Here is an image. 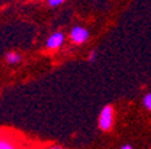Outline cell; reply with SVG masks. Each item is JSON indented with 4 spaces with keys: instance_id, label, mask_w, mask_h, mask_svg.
I'll use <instances>...</instances> for the list:
<instances>
[{
    "instance_id": "1",
    "label": "cell",
    "mask_w": 151,
    "mask_h": 149,
    "mask_svg": "<svg viewBox=\"0 0 151 149\" xmlns=\"http://www.w3.org/2000/svg\"><path fill=\"white\" fill-rule=\"evenodd\" d=\"M113 124V109L112 106H104L99 118V126L101 130H109Z\"/></svg>"
},
{
    "instance_id": "9",
    "label": "cell",
    "mask_w": 151,
    "mask_h": 149,
    "mask_svg": "<svg viewBox=\"0 0 151 149\" xmlns=\"http://www.w3.org/2000/svg\"><path fill=\"white\" fill-rule=\"evenodd\" d=\"M132 146L131 145H123V149H131Z\"/></svg>"
},
{
    "instance_id": "4",
    "label": "cell",
    "mask_w": 151,
    "mask_h": 149,
    "mask_svg": "<svg viewBox=\"0 0 151 149\" xmlns=\"http://www.w3.org/2000/svg\"><path fill=\"white\" fill-rule=\"evenodd\" d=\"M7 61H8V63H18L20 61V56L15 53H9L7 55Z\"/></svg>"
},
{
    "instance_id": "8",
    "label": "cell",
    "mask_w": 151,
    "mask_h": 149,
    "mask_svg": "<svg viewBox=\"0 0 151 149\" xmlns=\"http://www.w3.org/2000/svg\"><path fill=\"white\" fill-rule=\"evenodd\" d=\"M94 55H96V53H94V51H92L91 55H89V59H91V61H93V59H94Z\"/></svg>"
},
{
    "instance_id": "2",
    "label": "cell",
    "mask_w": 151,
    "mask_h": 149,
    "mask_svg": "<svg viewBox=\"0 0 151 149\" xmlns=\"http://www.w3.org/2000/svg\"><path fill=\"white\" fill-rule=\"evenodd\" d=\"M70 38H72V41L77 44H81L84 43L85 41H88L89 38V32L82 27H74L70 32Z\"/></svg>"
},
{
    "instance_id": "7",
    "label": "cell",
    "mask_w": 151,
    "mask_h": 149,
    "mask_svg": "<svg viewBox=\"0 0 151 149\" xmlns=\"http://www.w3.org/2000/svg\"><path fill=\"white\" fill-rule=\"evenodd\" d=\"M63 1H65V0H49V4H50V6H60L61 3H63Z\"/></svg>"
},
{
    "instance_id": "6",
    "label": "cell",
    "mask_w": 151,
    "mask_h": 149,
    "mask_svg": "<svg viewBox=\"0 0 151 149\" xmlns=\"http://www.w3.org/2000/svg\"><path fill=\"white\" fill-rule=\"evenodd\" d=\"M143 105L146 106V109H148V110H151V93L147 94V96L143 98Z\"/></svg>"
},
{
    "instance_id": "5",
    "label": "cell",
    "mask_w": 151,
    "mask_h": 149,
    "mask_svg": "<svg viewBox=\"0 0 151 149\" xmlns=\"http://www.w3.org/2000/svg\"><path fill=\"white\" fill-rule=\"evenodd\" d=\"M15 146L12 144H9V141L7 140H0V149H12Z\"/></svg>"
},
{
    "instance_id": "3",
    "label": "cell",
    "mask_w": 151,
    "mask_h": 149,
    "mask_svg": "<svg viewBox=\"0 0 151 149\" xmlns=\"http://www.w3.org/2000/svg\"><path fill=\"white\" fill-rule=\"evenodd\" d=\"M63 43V34H61V32H55V34H53L49 39H47V48L50 50H54V48H58V47H61V44Z\"/></svg>"
}]
</instances>
